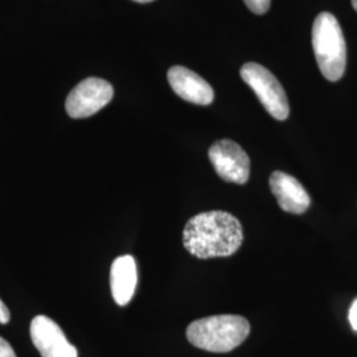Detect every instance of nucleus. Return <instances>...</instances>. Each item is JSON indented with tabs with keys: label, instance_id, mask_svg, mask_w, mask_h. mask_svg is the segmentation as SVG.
<instances>
[{
	"label": "nucleus",
	"instance_id": "nucleus-1",
	"mask_svg": "<svg viewBox=\"0 0 357 357\" xmlns=\"http://www.w3.org/2000/svg\"><path fill=\"white\" fill-rule=\"evenodd\" d=\"M243 241L241 222L224 211L203 212L192 217L183 231L184 248L200 259L233 255Z\"/></svg>",
	"mask_w": 357,
	"mask_h": 357
},
{
	"label": "nucleus",
	"instance_id": "nucleus-2",
	"mask_svg": "<svg viewBox=\"0 0 357 357\" xmlns=\"http://www.w3.org/2000/svg\"><path fill=\"white\" fill-rule=\"evenodd\" d=\"M249 332L250 324L243 317L216 315L192 321L187 328V339L200 349L225 354L243 344Z\"/></svg>",
	"mask_w": 357,
	"mask_h": 357
},
{
	"label": "nucleus",
	"instance_id": "nucleus-3",
	"mask_svg": "<svg viewBox=\"0 0 357 357\" xmlns=\"http://www.w3.org/2000/svg\"><path fill=\"white\" fill-rule=\"evenodd\" d=\"M312 48L321 75L328 81H339L345 72L347 47L343 31L330 13L317 16L312 26Z\"/></svg>",
	"mask_w": 357,
	"mask_h": 357
},
{
	"label": "nucleus",
	"instance_id": "nucleus-4",
	"mask_svg": "<svg viewBox=\"0 0 357 357\" xmlns=\"http://www.w3.org/2000/svg\"><path fill=\"white\" fill-rule=\"evenodd\" d=\"M241 77L266 109L268 114L278 121H284L290 114L289 100L280 81L265 66L248 63L241 68Z\"/></svg>",
	"mask_w": 357,
	"mask_h": 357
},
{
	"label": "nucleus",
	"instance_id": "nucleus-5",
	"mask_svg": "<svg viewBox=\"0 0 357 357\" xmlns=\"http://www.w3.org/2000/svg\"><path fill=\"white\" fill-rule=\"evenodd\" d=\"M114 89L102 78L89 77L72 90L65 101L66 113L70 118L81 119L98 113L113 100Z\"/></svg>",
	"mask_w": 357,
	"mask_h": 357
},
{
	"label": "nucleus",
	"instance_id": "nucleus-6",
	"mask_svg": "<svg viewBox=\"0 0 357 357\" xmlns=\"http://www.w3.org/2000/svg\"><path fill=\"white\" fill-rule=\"evenodd\" d=\"M208 153L217 175L222 180L236 184H245L249 180L250 159L236 142L229 139L215 142Z\"/></svg>",
	"mask_w": 357,
	"mask_h": 357
},
{
	"label": "nucleus",
	"instance_id": "nucleus-7",
	"mask_svg": "<svg viewBox=\"0 0 357 357\" xmlns=\"http://www.w3.org/2000/svg\"><path fill=\"white\" fill-rule=\"evenodd\" d=\"M29 333L41 357H78L76 347L68 342L61 327L48 317H35Z\"/></svg>",
	"mask_w": 357,
	"mask_h": 357
},
{
	"label": "nucleus",
	"instance_id": "nucleus-8",
	"mask_svg": "<svg viewBox=\"0 0 357 357\" xmlns=\"http://www.w3.org/2000/svg\"><path fill=\"white\" fill-rule=\"evenodd\" d=\"M168 82L178 97L187 102L208 106L215 100L212 86L191 69L185 66H172L168 73Z\"/></svg>",
	"mask_w": 357,
	"mask_h": 357
},
{
	"label": "nucleus",
	"instance_id": "nucleus-9",
	"mask_svg": "<svg viewBox=\"0 0 357 357\" xmlns=\"http://www.w3.org/2000/svg\"><path fill=\"white\" fill-rule=\"evenodd\" d=\"M268 184L284 212L302 215L310 208L311 199L298 178L282 171H275L268 178Z\"/></svg>",
	"mask_w": 357,
	"mask_h": 357
},
{
	"label": "nucleus",
	"instance_id": "nucleus-10",
	"mask_svg": "<svg viewBox=\"0 0 357 357\" xmlns=\"http://www.w3.org/2000/svg\"><path fill=\"white\" fill-rule=\"evenodd\" d=\"M138 283L137 262L131 255H121L110 270V287L115 303L126 306L132 299Z\"/></svg>",
	"mask_w": 357,
	"mask_h": 357
},
{
	"label": "nucleus",
	"instance_id": "nucleus-11",
	"mask_svg": "<svg viewBox=\"0 0 357 357\" xmlns=\"http://www.w3.org/2000/svg\"><path fill=\"white\" fill-rule=\"evenodd\" d=\"M243 1L248 6V8L257 15L268 13L270 8V0H243Z\"/></svg>",
	"mask_w": 357,
	"mask_h": 357
},
{
	"label": "nucleus",
	"instance_id": "nucleus-12",
	"mask_svg": "<svg viewBox=\"0 0 357 357\" xmlns=\"http://www.w3.org/2000/svg\"><path fill=\"white\" fill-rule=\"evenodd\" d=\"M0 357H16L13 347L3 337H0Z\"/></svg>",
	"mask_w": 357,
	"mask_h": 357
},
{
	"label": "nucleus",
	"instance_id": "nucleus-13",
	"mask_svg": "<svg viewBox=\"0 0 357 357\" xmlns=\"http://www.w3.org/2000/svg\"><path fill=\"white\" fill-rule=\"evenodd\" d=\"M11 319V314L8 307L3 303V301L0 299V324H7Z\"/></svg>",
	"mask_w": 357,
	"mask_h": 357
},
{
	"label": "nucleus",
	"instance_id": "nucleus-14",
	"mask_svg": "<svg viewBox=\"0 0 357 357\" xmlns=\"http://www.w3.org/2000/svg\"><path fill=\"white\" fill-rule=\"evenodd\" d=\"M349 323H351L352 328L357 332V299L349 308Z\"/></svg>",
	"mask_w": 357,
	"mask_h": 357
},
{
	"label": "nucleus",
	"instance_id": "nucleus-15",
	"mask_svg": "<svg viewBox=\"0 0 357 357\" xmlns=\"http://www.w3.org/2000/svg\"><path fill=\"white\" fill-rule=\"evenodd\" d=\"M132 1H137V3H150V1H153V0H132Z\"/></svg>",
	"mask_w": 357,
	"mask_h": 357
},
{
	"label": "nucleus",
	"instance_id": "nucleus-16",
	"mask_svg": "<svg viewBox=\"0 0 357 357\" xmlns=\"http://www.w3.org/2000/svg\"><path fill=\"white\" fill-rule=\"evenodd\" d=\"M352 6H354V8L356 10L357 13V0H352Z\"/></svg>",
	"mask_w": 357,
	"mask_h": 357
}]
</instances>
